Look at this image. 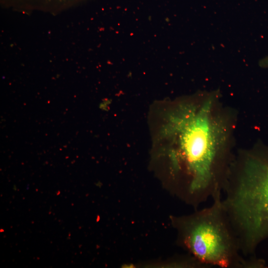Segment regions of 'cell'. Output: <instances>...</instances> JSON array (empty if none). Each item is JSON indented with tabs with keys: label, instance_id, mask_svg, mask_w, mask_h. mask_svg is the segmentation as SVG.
<instances>
[{
	"label": "cell",
	"instance_id": "cell-1",
	"mask_svg": "<svg viewBox=\"0 0 268 268\" xmlns=\"http://www.w3.org/2000/svg\"><path fill=\"white\" fill-rule=\"evenodd\" d=\"M215 94L183 102L169 113L161 134L176 192L195 206L221 195L230 167L221 147L225 131L213 113Z\"/></svg>",
	"mask_w": 268,
	"mask_h": 268
},
{
	"label": "cell",
	"instance_id": "cell-2",
	"mask_svg": "<svg viewBox=\"0 0 268 268\" xmlns=\"http://www.w3.org/2000/svg\"><path fill=\"white\" fill-rule=\"evenodd\" d=\"M230 168L222 202L241 254L255 257L258 245L268 238V154L245 155Z\"/></svg>",
	"mask_w": 268,
	"mask_h": 268
},
{
	"label": "cell",
	"instance_id": "cell-3",
	"mask_svg": "<svg viewBox=\"0 0 268 268\" xmlns=\"http://www.w3.org/2000/svg\"><path fill=\"white\" fill-rule=\"evenodd\" d=\"M212 205L188 216L174 217L180 244L202 264L210 268H263L265 263L257 258H246L221 195L212 198Z\"/></svg>",
	"mask_w": 268,
	"mask_h": 268
},
{
	"label": "cell",
	"instance_id": "cell-4",
	"mask_svg": "<svg viewBox=\"0 0 268 268\" xmlns=\"http://www.w3.org/2000/svg\"><path fill=\"white\" fill-rule=\"evenodd\" d=\"M259 65L263 68H268V56L261 59L259 62Z\"/></svg>",
	"mask_w": 268,
	"mask_h": 268
}]
</instances>
